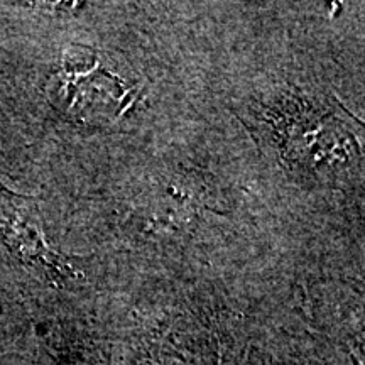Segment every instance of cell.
Masks as SVG:
<instances>
[{"label": "cell", "mask_w": 365, "mask_h": 365, "mask_svg": "<svg viewBox=\"0 0 365 365\" xmlns=\"http://www.w3.org/2000/svg\"><path fill=\"white\" fill-rule=\"evenodd\" d=\"M0 235L11 252L24 266H31L48 279L63 282L73 276V259L49 247L43 218L33 198L17 195L0 185Z\"/></svg>", "instance_id": "obj_1"}]
</instances>
